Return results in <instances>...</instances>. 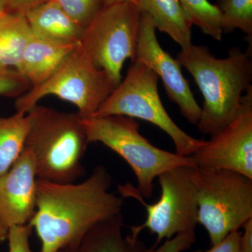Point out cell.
Listing matches in <instances>:
<instances>
[{
    "instance_id": "1",
    "label": "cell",
    "mask_w": 252,
    "mask_h": 252,
    "mask_svg": "<svg viewBox=\"0 0 252 252\" xmlns=\"http://www.w3.org/2000/svg\"><path fill=\"white\" fill-rule=\"evenodd\" d=\"M112 179L98 165L81 183L36 180V207L29 224L41 252H58L86 234L99 222L122 212L123 200L110 193Z\"/></svg>"
},
{
    "instance_id": "2",
    "label": "cell",
    "mask_w": 252,
    "mask_h": 252,
    "mask_svg": "<svg viewBox=\"0 0 252 252\" xmlns=\"http://www.w3.org/2000/svg\"><path fill=\"white\" fill-rule=\"evenodd\" d=\"M252 51L233 47L225 59H217L205 46L181 48L177 60L193 77L203 97L198 130L214 135L233 120L242 98L252 86Z\"/></svg>"
},
{
    "instance_id": "3",
    "label": "cell",
    "mask_w": 252,
    "mask_h": 252,
    "mask_svg": "<svg viewBox=\"0 0 252 252\" xmlns=\"http://www.w3.org/2000/svg\"><path fill=\"white\" fill-rule=\"evenodd\" d=\"M24 148L32 154L36 177L56 183H74L85 175L81 163L89 144L77 113L36 105L28 113Z\"/></svg>"
},
{
    "instance_id": "4",
    "label": "cell",
    "mask_w": 252,
    "mask_h": 252,
    "mask_svg": "<svg viewBox=\"0 0 252 252\" xmlns=\"http://www.w3.org/2000/svg\"><path fill=\"white\" fill-rule=\"evenodd\" d=\"M89 143L100 142L119 154L130 165L144 198L152 196L154 182L167 170L195 166L193 158L158 148L141 135L135 119L114 115L81 119Z\"/></svg>"
},
{
    "instance_id": "5",
    "label": "cell",
    "mask_w": 252,
    "mask_h": 252,
    "mask_svg": "<svg viewBox=\"0 0 252 252\" xmlns=\"http://www.w3.org/2000/svg\"><path fill=\"white\" fill-rule=\"evenodd\" d=\"M198 204V224L211 246L252 219V179L238 172L192 167Z\"/></svg>"
},
{
    "instance_id": "6",
    "label": "cell",
    "mask_w": 252,
    "mask_h": 252,
    "mask_svg": "<svg viewBox=\"0 0 252 252\" xmlns=\"http://www.w3.org/2000/svg\"><path fill=\"white\" fill-rule=\"evenodd\" d=\"M78 45L44 83L16 98V112L28 114L44 97L54 95L75 105L81 119L94 117L117 87Z\"/></svg>"
},
{
    "instance_id": "7",
    "label": "cell",
    "mask_w": 252,
    "mask_h": 252,
    "mask_svg": "<svg viewBox=\"0 0 252 252\" xmlns=\"http://www.w3.org/2000/svg\"><path fill=\"white\" fill-rule=\"evenodd\" d=\"M157 74L142 63H132L124 80L113 91L93 117L120 115L140 119L158 126L170 136L176 153L190 157L205 141L180 128L167 114L159 95Z\"/></svg>"
},
{
    "instance_id": "8",
    "label": "cell",
    "mask_w": 252,
    "mask_h": 252,
    "mask_svg": "<svg viewBox=\"0 0 252 252\" xmlns=\"http://www.w3.org/2000/svg\"><path fill=\"white\" fill-rule=\"evenodd\" d=\"M141 11L134 3L103 6L84 28L79 47L118 86L127 59L135 61Z\"/></svg>"
},
{
    "instance_id": "9",
    "label": "cell",
    "mask_w": 252,
    "mask_h": 252,
    "mask_svg": "<svg viewBox=\"0 0 252 252\" xmlns=\"http://www.w3.org/2000/svg\"><path fill=\"white\" fill-rule=\"evenodd\" d=\"M191 166H180L158 177L161 195L157 203L147 204L140 190L130 184L119 185L123 197L135 198L147 210L142 224L130 227L132 234L140 235L148 228L157 235V248L162 240H169L180 233L195 231L198 224V204L195 187L191 180Z\"/></svg>"
},
{
    "instance_id": "10",
    "label": "cell",
    "mask_w": 252,
    "mask_h": 252,
    "mask_svg": "<svg viewBox=\"0 0 252 252\" xmlns=\"http://www.w3.org/2000/svg\"><path fill=\"white\" fill-rule=\"evenodd\" d=\"M195 166L238 172L252 179V86L233 120L191 156Z\"/></svg>"
},
{
    "instance_id": "11",
    "label": "cell",
    "mask_w": 252,
    "mask_h": 252,
    "mask_svg": "<svg viewBox=\"0 0 252 252\" xmlns=\"http://www.w3.org/2000/svg\"><path fill=\"white\" fill-rule=\"evenodd\" d=\"M156 28L148 14L141 12L140 32L135 61L142 63L160 78L169 98L178 105L181 114L190 124L197 125L201 114L182 65L166 52L158 41Z\"/></svg>"
},
{
    "instance_id": "12",
    "label": "cell",
    "mask_w": 252,
    "mask_h": 252,
    "mask_svg": "<svg viewBox=\"0 0 252 252\" xmlns=\"http://www.w3.org/2000/svg\"><path fill=\"white\" fill-rule=\"evenodd\" d=\"M36 180L34 158L23 148L11 168L0 176V215L8 228L28 224L34 216Z\"/></svg>"
},
{
    "instance_id": "13",
    "label": "cell",
    "mask_w": 252,
    "mask_h": 252,
    "mask_svg": "<svg viewBox=\"0 0 252 252\" xmlns=\"http://www.w3.org/2000/svg\"><path fill=\"white\" fill-rule=\"evenodd\" d=\"M122 212L102 220L58 252H148L139 235H124Z\"/></svg>"
},
{
    "instance_id": "14",
    "label": "cell",
    "mask_w": 252,
    "mask_h": 252,
    "mask_svg": "<svg viewBox=\"0 0 252 252\" xmlns=\"http://www.w3.org/2000/svg\"><path fill=\"white\" fill-rule=\"evenodd\" d=\"M33 35L65 44H79L84 28L56 0H49L26 14Z\"/></svg>"
},
{
    "instance_id": "15",
    "label": "cell",
    "mask_w": 252,
    "mask_h": 252,
    "mask_svg": "<svg viewBox=\"0 0 252 252\" xmlns=\"http://www.w3.org/2000/svg\"><path fill=\"white\" fill-rule=\"evenodd\" d=\"M79 44H61L33 35L16 70L27 79L31 88L36 87L47 80Z\"/></svg>"
},
{
    "instance_id": "16",
    "label": "cell",
    "mask_w": 252,
    "mask_h": 252,
    "mask_svg": "<svg viewBox=\"0 0 252 252\" xmlns=\"http://www.w3.org/2000/svg\"><path fill=\"white\" fill-rule=\"evenodd\" d=\"M136 5L150 16L156 29L166 33L181 48L192 44V25L179 0H137Z\"/></svg>"
},
{
    "instance_id": "17",
    "label": "cell",
    "mask_w": 252,
    "mask_h": 252,
    "mask_svg": "<svg viewBox=\"0 0 252 252\" xmlns=\"http://www.w3.org/2000/svg\"><path fill=\"white\" fill-rule=\"evenodd\" d=\"M32 36L24 14L6 12L0 17V67L17 69Z\"/></svg>"
},
{
    "instance_id": "18",
    "label": "cell",
    "mask_w": 252,
    "mask_h": 252,
    "mask_svg": "<svg viewBox=\"0 0 252 252\" xmlns=\"http://www.w3.org/2000/svg\"><path fill=\"white\" fill-rule=\"evenodd\" d=\"M30 121L28 114L15 113L0 117V176L4 175L22 153Z\"/></svg>"
},
{
    "instance_id": "19",
    "label": "cell",
    "mask_w": 252,
    "mask_h": 252,
    "mask_svg": "<svg viewBox=\"0 0 252 252\" xmlns=\"http://www.w3.org/2000/svg\"><path fill=\"white\" fill-rule=\"evenodd\" d=\"M186 16L193 26H198L204 34L220 41L223 36V18L217 5L208 0H179Z\"/></svg>"
},
{
    "instance_id": "20",
    "label": "cell",
    "mask_w": 252,
    "mask_h": 252,
    "mask_svg": "<svg viewBox=\"0 0 252 252\" xmlns=\"http://www.w3.org/2000/svg\"><path fill=\"white\" fill-rule=\"evenodd\" d=\"M223 18V32L239 29L252 38V0H218L217 4Z\"/></svg>"
},
{
    "instance_id": "21",
    "label": "cell",
    "mask_w": 252,
    "mask_h": 252,
    "mask_svg": "<svg viewBox=\"0 0 252 252\" xmlns=\"http://www.w3.org/2000/svg\"><path fill=\"white\" fill-rule=\"evenodd\" d=\"M67 14L85 28L104 6L103 0H56Z\"/></svg>"
},
{
    "instance_id": "22",
    "label": "cell",
    "mask_w": 252,
    "mask_h": 252,
    "mask_svg": "<svg viewBox=\"0 0 252 252\" xmlns=\"http://www.w3.org/2000/svg\"><path fill=\"white\" fill-rule=\"evenodd\" d=\"M31 88L27 79L16 69L0 67V95L18 97Z\"/></svg>"
},
{
    "instance_id": "23",
    "label": "cell",
    "mask_w": 252,
    "mask_h": 252,
    "mask_svg": "<svg viewBox=\"0 0 252 252\" xmlns=\"http://www.w3.org/2000/svg\"><path fill=\"white\" fill-rule=\"evenodd\" d=\"M32 228L31 225L10 227L7 240L9 252H33L30 243Z\"/></svg>"
},
{
    "instance_id": "24",
    "label": "cell",
    "mask_w": 252,
    "mask_h": 252,
    "mask_svg": "<svg viewBox=\"0 0 252 252\" xmlns=\"http://www.w3.org/2000/svg\"><path fill=\"white\" fill-rule=\"evenodd\" d=\"M195 240V231L180 233L165 240L160 246L149 248L148 252H183L191 248Z\"/></svg>"
},
{
    "instance_id": "25",
    "label": "cell",
    "mask_w": 252,
    "mask_h": 252,
    "mask_svg": "<svg viewBox=\"0 0 252 252\" xmlns=\"http://www.w3.org/2000/svg\"><path fill=\"white\" fill-rule=\"evenodd\" d=\"M242 232L235 230L231 232L223 240L207 251L197 250L194 252H242L240 250V236Z\"/></svg>"
},
{
    "instance_id": "26",
    "label": "cell",
    "mask_w": 252,
    "mask_h": 252,
    "mask_svg": "<svg viewBox=\"0 0 252 252\" xmlns=\"http://www.w3.org/2000/svg\"><path fill=\"white\" fill-rule=\"evenodd\" d=\"M49 0H6L7 12L26 14L30 10Z\"/></svg>"
},
{
    "instance_id": "27",
    "label": "cell",
    "mask_w": 252,
    "mask_h": 252,
    "mask_svg": "<svg viewBox=\"0 0 252 252\" xmlns=\"http://www.w3.org/2000/svg\"><path fill=\"white\" fill-rule=\"evenodd\" d=\"M242 228L244 232L240 236V250L242 252H252V219L248 220Z\"/></svg>"
},
{
    "instance_id": "28",
    "label": "cell",
    "mask_w": 252,
    "mask_h": 252,
    "mask_svg": "<svg viewBox=\"0 0 252 252\" xmlns=\"http://www.w3.org/2000/svg\"><path fill=\"white\" fill-rule=\"evenodd\" d=\"M9 228L5 225L4 220L0 215V245L7 240Z\"/></svg>"
},
{
    "instance_id": "29",
    "label": "cell",
    "mask_w": 252,
    "mask_h": 252,
    "mask_svg": "<svg viewBox=\"0 0 252 252\" xmlns=\"http://www.w3.org/2000/svg\"><path fill=\"white\" fill-rule=\"evenodd\" d=\"M104 6H109V5L119 4V3L130 2L136 4L137 0H103Z\"/></svg>"
},
{
    "instance_id": "30",
    "label": "cell",
    "mask_w": 252,
    "mask_h": 252,
    "mask_svg": "<svg viewBox=\"0 0 252 252\" xmlns=\"http://www.w3.org/2000/svg\"><path fill=\"white\" fill-rule=\"evenodd\" d=\"M7 12V4L6 0H0V17Z\"/></svg>"
}]
</instances>
